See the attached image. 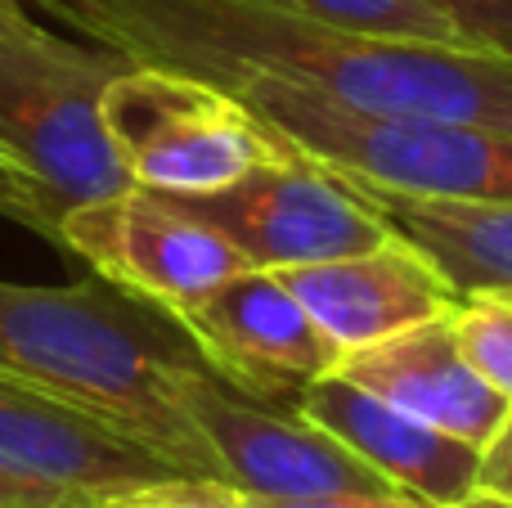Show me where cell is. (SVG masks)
<instances>
[{"label": "cell", "instance_id": "cell-1", "mask_svg": "<svg viewBox=\"0 0 512 508\" xmlns=\"http://www.w3.org/2000/svg\"><path fill=\"white\" fill-rule=\"evenodd\" d=\"M81 41L189 77L261 72L382 117L512 135V63L463 45L355 32L243 0H41Z\"/></svg>", "mask_w": 512, "mask_h": 508}, {"label": "cell", "instance_id": "cell-2", "mask_svg": "<svg viewBox=\"0 0 512 508\" xmlns=\"http://www.w3.org/2000/svg\"><path fill=\"white\" fill-rule=\"evenodd\" d=\"M198 360L176 315L99 275L68 288L0 279V374L113 423L180 473L225 482L185 410V369Z\"/></svg>", "mask_w": 512, "mask_h": 508}, {"label": "cell", "instance_id": "cell-3", "mask_svg": "<svg viewBox=\"0 0 512 508\" xmlns=\"http://www.w3.org/2000/svg\"><path fill=\"white\" fill-rule=\"evenodd\" d=\"M252 113L274 144L328 167L333 176L400 198H508L512 135L427 117H382L274 81L261 72L212 77Z\"/></svg>", "mask_w": 512, "mask_h": 508}, {"label": "cell", "instance_id": "cell-4", "mask_svg": "<svg viewBox=\"0 0 512 508\" xmlns=\"http://www.w3.org/2000/svg\"><path fill=\"white\" fill-rule=\"evenodd\" d=\"M122 68V54L63 41L0 0V153L45 189L59 221L135 185L104 122V90Z\"/></svg>", "mask_w": 512, "mask_h": 508}, {"label": "cell", "instance_id": "cell-5", "mask_svg": "<svg viewBox=\"0 0 512 508\" xmlns=\"http://www.w3.org/2000/svg\"><path fill=\"white\" fill-rule=\"evenodd\" d=\"M104 122L135 185L171 198L216 194L283 153L221 86L153 63H126L108 81Z\"/></svg>", "mask_w": 512, "mask_h": 508}, {"label": "cell", "instance_id": "cell-6", "mask_svg": "<svg viewBox=\"0 0 512 508\" xmlns=\"http://www.w3.org/2000/svg\"><path fill=\"white\" fill-rule=\"evenodd\" d=\"M171 198V194H167ZM185 212L221 230L261 270H292L387 243L391 225L364 203L351 180L283 149L216 194L176 198Z\"/></svg>", "mask_w": 512, "mask_h": 508}, {"label": "cell", "instance_id": "cell-7", "mask_svg": "<svg viewBox=\"0 0 512 508\" xmlns=\"http://www.w3.org/2000/svg\"><path fill=\"white\" fill-rule=\"evenodd\" d=\"M59 248L167 315L203 302L225 279L248 270V257L221 230L144 185L68 207L59 221Z\"/></svg>", "mask_w": 512, "mask_h": 508}, {"label": "cell", "instance_id": "cell-8", "mask_svg": "<svg viewBox=\"0 0 512 508\" xmlns=\"http://www.w3.org/2000/svg\"><path fill=\"white\" fill-rule=\"evenodd\" d=\"M185 410L216 450L225 482L256 500H328V495H396L333 432L292 405H270L230 387L207 360L185 369ZM405 495V491H400Z\"/></svg>", "mask_w": 512, "mask_h": 508}, {"label": "cell", "instance_id": "cell-9", "mask_svg": "<svg viewBox=\"0 0 512 508\" xmlns=\"http://www.w3.org/2000/svg\"><path fill=\"white\" fill-rule=\"evenodd\" d=\"M176 324L225 383L270 405H297L315 378L342 365L279 270H239L203 302L176 311Z\"/></svg>", "mask_w": 512, "mask_h": 508}, {"label": "cell", "instance_id": "cell-10", "mask_svg": "<svg viewBox=\"0 0 512 508\" xmlns=\"http://www.w3.org/2000/svg\"><path fill=\"white\" fill-rule=\"evenodd\" d=\"M0 473L59 486L81 500L176 482L171 459L122 428L0 374Z\"/></svg>", "mask_w": 512, "mask_h": 508}, {"label": "cell", "instance_id": "cell-11", "mask_svg": "<svg viewBox=\"0 0 512 508\" xmlns=\"http://www.w3.org/2000/svg\"><path fill=\"white\" fill-rule=\"evenodd\" d=\"M279 279L297 293V302L337 347V356L373 347L409 324L450 315L459 302V293L432 266V257L400 234L351 257L279 270Z\"/></svg>", "mask_w": 512, "mask_h": 508}, {"label": "cell", "instance_id": "cell-12", "mask_svg": "<svg viewBox=\"0 0 512 508\" xmlns=\"http://www.w3.org/2000/svg\"><path fill=\"white\" fill-rule=\"evenodd\" d=\"M292 410L306 414L324 432H333L346 450H355L396 491L414 495V500H423L432 508H450L463 495L477 491L481 446L459 441L450 432L432 428V423L414 419V414L396 410L382 396L364 392L360 383L342 378L337 369L315 378L297 396Z\"/></svg>", "mask_w": 512, "mask_h": 508}, {"label": "cell", "instance_id": "cell-13", "mask_svg": "<svg viewBox=\"0 0 512 508\" xmlns=\"http://www.w3.org/2000/svg\"><path fill=\"white\" fill-rule=\"evenodd\" d=\"M337 374L450 437L472 441V446H486V437L499 428L508 410L504 396L463 356L450 315L409 324L373 347L351 351L342 356Z\"/></svg>", "mask_w": 512, "mask_h": 508}, {"label": "cell", "instance_id": "cell-14", "mask_svg": "<svg viewBox=\"0 0 512 508\" xmlns=\"http://www.w3.org/2000/svg\"><path fill=\"white\" fill-rule=\"evenodd\" d=\"M364 203L432 266L450 279L459 297L508 293L512 297V203L508 198H400L387 189H364Z\"/></svg>", "mask_w": 512, "mask_h": 508}, {"label": "cell", "instance_id": "cell-15", "mask_svg": "<svg viewBox=\"0 0 512 508\" xmlns=\"http://www.w3.org/2000/svg\"><path fill=\"white\" fill-rule=\"evenodd\" d=\"M243 5L279 9V14L319 18V23L355 27V32H382L405 36V41H436V45H463L459 32L436 14L427 0H243ZM468 50V45H463Z\"/></svg>", "mask_w": 512, "mask_h": 508}, {"label": "cell", "instance_id": "cell-16", "mask_svg": "<svg viewBox=\"0 0 512 508\" xmlns=\"http://www.w3.org/2000/svg\"><path fill=\"white\" fill-rule=\"evenodd\" d=\"M450 324L459 333V347L472 360V369L512 405V297L468 293L454 302Z\"/></svg>", "mask_w": 512, "mask_h": 508}, {"label": "cell", "instance_id": "cell-17", "mask_svg": "<svg viewBox=\"0 0 512 508\" xmlns=\"http://www.w3.org/2000/svg\"><path fill=\"white\" fill-rule=\"evenodd\" d=\"M90 508H252V500L230 482H207V477H176V482L140 486L122 495H99Z\"/></svg>", "mask_w": 512, "mask_h": 508}, {"label": "cell", "instance_id": "cell-18", "mask_svg": "<svg viewBox=\"0 0 512 508\" xmlns=\"http://www.w3.org/2000/svg\"><path fill=\"white\" fill-rule=\"evenodd\" d=\"M468 50L512 63V0H427Z\"/></svg>", "mask_w": 512, "mask_h": 508}, {"label": "cell", "instance_id": "cell-19", "mask_svg": "<svg viewBox=\"0 0 512 508\" xmlns=\"http://www.w3.org/2000/svg\"><path fill=\"white\" fill-rule=\"evenodd\" d=\"M0 216H5V221H14V225L36 230L41 239L59 243V212L50 207L45 189L36 185L23 167H14L5 153H0Z\"/></svg>", "mask_w": 512, "mask_h": 508}, {"label": "cell", "instance_id": "cell-20", "mask_svg": "<svg viewBox=\"0 0 512 508\" xmlns=\"http://www.w3.org/2000/svg\"><path fill=\"white\" fill-rule=\"evenodd\" d=\"M477 491H486V495H504V500H512V405L504 410L499 428L486 437V446H481Z\"/></svg>", "mask_w": 512, "mask_h": 508}, {"label": "cell", "instance_id": "cell-21", "mask_svg": "<svg viewBox=\"0 0 512 508\" xmlns=\"http://www.w3.org/2000/svg\"><path fill=\"white\" fill-rule=\"evenodd\" d=\"M77 500H81V495H68V491H59V486H45V482L14 477V473H0V508H68Z\"/></svg>", "mask_w": 512, "mask_h": 508}, {"label": "cell", "instance_id": "cell-22", "mask_svg": "<svg viewBox=\"0 0 512 508\" xmlns=\"http://www.w3.org/2000/svg\"><path fill=\"white\" fill-rule=\"evenodd\" d=\"M252 508H432L414 495H328V500H256L248 495Z\"/></svg>", "mask_w": 512, "mask_h": 508}, {"label": "cell", "instance_id": "cell-23", "mask_svg": "<svg viewBox=\"0 0 512 508\" xmlns=\"http://www.w3.org/2000/svg\"><path fill=\"white\" fill-rule=\"evenodd\" d=\"M450 508H512V500H504V495L472 491V495H463V500H459V504H450Z\"/></svg>", "mask_w": 512, "mask_h": 508}, {"label": "cell", "instance_id": "cell-24", "mask_svg": "<svg viewBox=\"0 0 512 508\" xmlns=\"http://www.w3.org/2000/svg\"><path fill=\"white\" fill-rule=\"evenodd\" d=\"M68 508H90V500H77V504H68Z\"/></svg>", "mask_w": 512, "mask_h": 508}]
</instances>
